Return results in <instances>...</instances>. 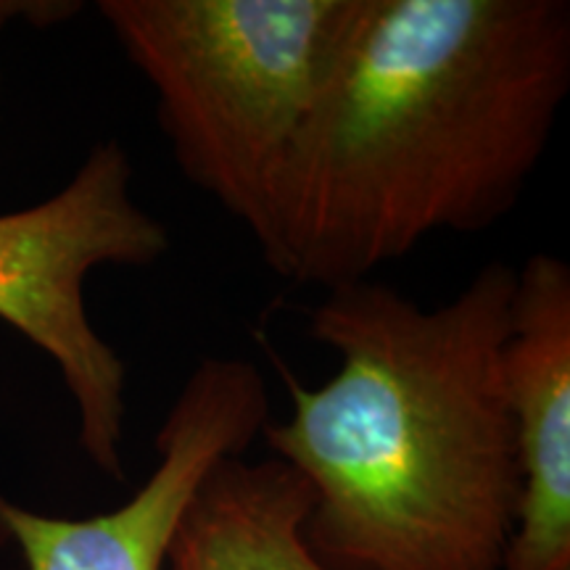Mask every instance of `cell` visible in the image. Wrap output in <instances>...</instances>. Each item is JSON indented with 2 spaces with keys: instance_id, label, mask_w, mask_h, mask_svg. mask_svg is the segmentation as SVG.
<instances>
[{
  "instance_id": "6da1fadb",
  "label": "cell",
  "mask_w": 570,
  "mask_h": 570,
  "mask_svg": "<svg viewBox=\"0 0 570 570\" xmlns=\"http://www.w3.org/2000/svg\"><path fill=\"white\" fill-rule=\"evenodd\" d=\"M570 92L568 0H362L252 238L285 281H367L515 209Z\"/></svg>"
},
{
  "instance_id": "7a4b0ae2",
  "label": "cell",
  "mask_w": 570,
  "mask_h": 570,
  "mask_svg": "<svg viewBox=\"0 0 570 570\" xmlns=\"http://www.w3.org/2000/svg\"><path fill=\"white\" fill-rule=\"evenodd\" d=\"M512 288L515 267L494 259L433 309L373 277L309 309L341 365L317 389L288 377L291 417L262 439L309 487L304 541L327 570H504L520 499Z\"/></svg>"
},
{
  "instance_id": "3957f363",
  "label": "cell",
  "mask_w": 570,
  "mask_h": 570,
  "mask_svg": "<svg viewBox=\"0 0 570 570\" xmlns=\"http://www.w3.org/2000/svg\"><path fill=\"white\" fill-rule=\"evenodd\" d=\"M362 0H101L98 13L156 98L177 169L262 225Z\"/></svg>"
},
{
  "instance_id": "277c9868",
  "label": "cell",
  "mask_w": 570,
  "mask_h": 570,
  "mask_svg": "<svg viewBox=\"0 0 570 570\" xmlns=\"http://www.w3.org/2000/svg\"><path fill=\"white\" fill-rule=\"evenodd\" d=\"M167 225L132 196L119 140L92 146L59 194L0 214V320L59 367L92 465L125 481L127 367L98 336L85 281L98 267H154L169 252Z\"/></svg>"
},
{
  "instance_id": "5b68a950",
  "label": "cell",
  "mask_w": 570,
  "mask_h": 570,
  "mask_svg": "<svg viewBox=\"0 0 570 570\" xmlns=\"http://www.w3.org/2000/svg\"><path fill=\"white\" fill-rule=\"evenodd\" d=\"M269 423L262 370L240 356H204L156 431L159 462L122 508L48 518L0 499V523L27 570H164L190 497L225 458H238Z\"/></svg>"
},
{
  "instance_id": "8992f818",
  "label": "cell",
  "mask_w": 570,
  "mask_h": 570,
  "mask_svg": "<svg viewBox=\"0 0 570 570\" xmlns=\"http://www.w3.org/2000/svg\"><path fill=\"white\" fill-rule=\"evenodd\" d=\"M520 499L504 570H570V265L515 267L502 348Z\"/></svg>"
},
{
  "instance_id": "52a82bcc",
  "label": "cell",
  "mask_w": 570,
  "mask_h": 570,
  "mask_svg": "<svg viewBox=\"0 0 570 570\" xmlns=\"http://www.w3.org/2000/svg\"><path fill=\"white\" fill-rule=\"evenodd\" d=\"M312 491L288 462L225 458L190 497L167 570H327L304 541Z\"/></svg>"
},
{
  "instance_id": "ba28073f",
  "label": "cell",
  "mask_w": 570,
  "mask_h": 570,
  "mask_svg": "<svg viewBox=\"0 0 570 570\" xmlns=\"http://www.w3.org/2000/svg\"><path fill=\"white\" fill-rule=\"evenodd\" d=\"M80 6L75 3H30V0H0V30L11 24V21H56L61 17H69Z\"/></svg>"
}]
</instances>
